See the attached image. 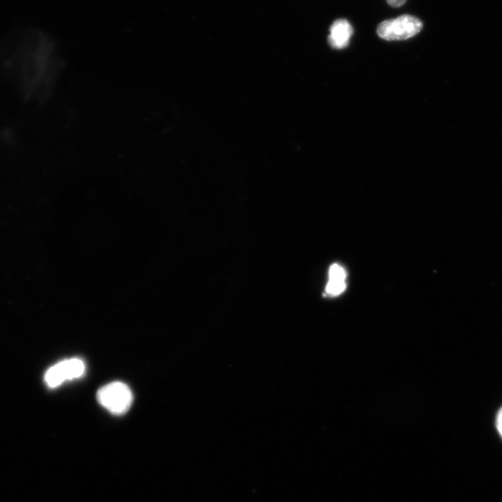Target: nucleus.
I'll use <instances>...</instances> for the list:
<instances>
[{"label": "nucleus", "mask_w": 502, "mask_h": 502, "mask_svg": "<svg viewBox=\"0 0 502 502\" xmlns=\"http://www.w3.org/2000/svg\"><path fill=\"white\" fill-rule=\"evenodd\" d=\"M85 370V364L78 358L65 360L47 372L45 381L49 387L55 388L67 381L81 377Z\"/></svg>", "instance_id": "nucleus-3"}, {"label": "nucleus", "mask_w": 502, "mask_h": 502, "mask_svg": "<svg viewBox=\"0 0 502 502\" xmlns=\"http://www.w3.org/2000/svg\"><path fill=\"white\" fill-rule=\"evenodd\" d=\"M354 34L353 26L345 19L335 21L330 26L328 43L333 49H345Z\"/></svg>", "instance_id": "nucleus-4"}, {"label": "nucleus", "mask_w": 502, "mask_h": 502, "mask_svg": "<svg viewBox=\"0 0 502 502\" xmlns=\"http://www.w3.org/2000/svg\"><path fill=\"white\" fill-rule=\"evenodd\" d=\"M497 427L499 432V435L502 437V408L498 412V418H497Z\"/></svg>", "instance_id": "nucleus-8"}, {"label": "nucleus", "mask_w": 502, "mask_h": 502, "mask_svg": "<svg viewBox=\"0 0 502 502\" xmlns=\"http://www.w3.org/2000/svg\"><path fill=\"white\" fill-rule=\"evenodd\" d=\"M346 289L345 281H337V279H329L327 286V293L330 296H338Z\"/></svg>", "instance_id": "nucleus-5"}, {"label": "nucleus", "mask_w": 502, "mask_h": 502, "mask_svg": "<svg viewBox=\"0 0 502 502\" xmlns=\"http://www.w3.org/2000/svg\"><path fill=\"white\" fill-rule=\"evenodd\" d=\"M329 279H337V281H345L346 271L340 264H333L329 269Z\"/></svg>", "instance_id": "nucleus-6"}, {"label": "nucleus", "mask_w": 502, "mask_h": 502, "mask_svg": "<svg viewBox=\"0 0 502 502\" xmlns=\"http://www.w3.org/2000/svg\"><path fill=\"white\" fill-rule=\"evenodd\" d=\"M97 399L99 403L111 413L124 414L130 409L133 396L128 385L117 381L101 388Z\"/></svg>", "instance_id": "nucleus-2"}, {"label": "nucleus", "mask_w": 502, "mask_h": 502, "mask_svg": "<svg viewBox=\"0 0 502 502\" xmlns=\"http://www.w3.org/2000/svg\"><path fill=\"white\" fill-rule=\"evenodd\" d=\"M407 0H387L390 7L400 8L406 4Z\"/></svg>", "instance_id": "nucleus-7"}, {"label": "nucleus", "mask_w": 502, "mask_h": 502, "mask_svg": "<svg viewBox=\"0 0 502 502\" xmlns=\"http://www.w3.org/2000/svg\"><path fill=\"white\" fill-rule=\"evenodd\" d=\"M424 23L411 15H402L381 22L377 28L378 36L387 41L406 40L420 33Z\"/></svg>", "instance_id": "nucleus-1"}]
</instances>
